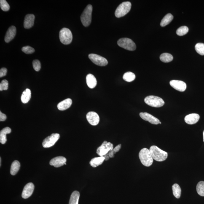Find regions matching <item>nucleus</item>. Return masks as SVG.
Returning a JSON list of instances; mask_svg holds the SVG:
<instances>
[{
  "instance_id": "a878e982",
  "label": "nucleus",
  "mask_w": 204,
  "mask_h": 204,
  "mask_svg": "<svg viewBox=\"0 0 204 204\" xmlns=\"http://www.w3.org/2000/svg\"><path fill=\"white\" fill-rule=\"evenodd\" d=\"M173 17L170 13H168L162 19L160 23V25L162 27H165L170 24L173 20Z\"/></svg>"
},
{
  "instance_id": "4c0bfd02",
  "label": "nucleus",
  "mask_w": 204,
  "mask_h": 204,
  "mask_svg": "<svg viewBox=\"0 0 204 204\" xmlns=\"http://www.w3.org/2000/svg\"><path fill=\"white\" fill-rule=\"evenodd\" d=\"M7 119V116L5 114H3L1 111H0V121L1 122H4Z\"/></svg>"
},
{
  "instance_id": "79ce46f5",
  "label": "nucleus",
  "mask_w": 204,
  "mask_h": 204,
  "mask_svg": "<svg viewBox=\"0 0 204 204\" xmlns=\"http://www.w3.org/2000/svg\"><path fill=\"white\" fill-rule=\"evenodd\" d=\"M0 164H1V165H0V166H1V157L0 158Z\"/></svg>"
},
{
  "instance_id": "37998d69",
  "label": "nucleus",
  "mask_w": 204,
  "mask_h": 204,
  "mask_svg": "<svg viewBox=\"0 0 204 204\" xmlns=\"http://www.w3.org/2000/svg\"><path fill=\"white\" fill-rule=\"evenodd\" d=\"M203 141L204 142V130L203 132Z\"/></svg>"
},
{
  "instance_id": "20e7f679",
  "label": "nucleus",
  "mask_w": 204,
  "mask_h": 204,
  "mask_svg": "<svg viewBox=\"0 0 204 204\" xmlns=\"http://www.w3.org/2000/svg\"><path fill=\"white\" fill-rule=\"evenodd\" d=\"M132 6L130 2H124L119 5L115 12L116 17L118 18L123 17L130 12Z\"/></svg>"
},
{
  "instance_id": "7c9ffc66",
  "label": "nucleus",
  "mask_w": 204,
  "mask_h": 204,
  "mask_svg": "<svg viewBox=\"0 0 204 204\" xmlns=\"http://www.w3.org/2000/svg\"><path fill=\"white\" fill-rule=\"evenodd\" d=\"M188 31V28L187 27L183 26L178 28L177 30L176 33L178 36H183L187 34Z\"/></svg>"
},
{
  "instance_id": "c85d7f7f",
  "label": "nucleus",
  "mask_w": 204,
  "mask_h": 204,
  "mask_svg": "<svg viewBox=\"0 0 204 204\" xmlns=\"http://www.w3.org/2000/svg\"><path fill=\"white\" fill-rule=\"evenodd\" d=\"M136 76L134 73L130 71L124 73L123 76V79L124 81L128 82H132L134 80Z\"/></svg>"
},
{
  "instance_id": "e433bc0d",
  "label": "nucleus",
  "mask_w": 204,
  "mask_h": 204,
  "mask_svg": "<svg viewBox=\"0 0 204 204\" xmlns=\"http://www.w3.org/2000/svg\"><path fill=\"white\" fill-rule=\"evenodd\" d=\"M7 70L5 68H2L0 70V77L2 78L6 75Z\"/></svg>"
},
{
  "instance_id": "5701e85b",
  "label": "nucleus",
  "mask_w": 204,
  "mask_h": 204,
  "mask_svg": "<svg viewBox=\"0 0 204 204\" xmlns=\"http://www.w3.org/2000/svg\"><path fill=\"white\" fill-rule=\"evenodd\" d=\"M31 97V92L29 89H27L22 93L21 100L22 103L26 104L30 101Z\"/></svg>"
},
{
  "instance_id": "c03bdc74",
  "label": "nucleus",
  "mask_w": 204,
  "mask_h": 204,
  "mask_svg": "<svg viewBox=\"0 0 204 204\" xmlns=\"http://www.w3.org/2000/svg\"><path fill=\"white\" fill-rule=\"evenodd\" d=\"M159 124H162V122H159Z\"/></svg>"
},
{
  "instance_id": "a211bd4d",
  "label": "nucleus",
  "mask_w": 204,
  "mask_h": 204,
  "mask_svg": "<svg viewBox=\"0 0 204 204\" xmlns=\"http://www.w3.org/2000/svg\"><path fill=\"white\" fill-rule=\"evenodd\" d=\"M200 116L197 114H190L186 115L184 118L185 122L189 124H194L196 123L200 119Z\"/></svg>"
},
{
  "instance_id": "9b49d317",
  "label": "nucleus",
  "mask_w": 204,
  "mask_h": 204,
  "mask_svg": "<svg viewBox=\"0 0 204 204\" xmlns=\"http://www.w3.org/2000/svg\"><path fill=\"white\" fill-rule=\"evenodd\" d=\"M86 118L88 122L91 125L97 126L99 123L100 118L98 115L94 111H90L87 113Z\"/></svg>"
},
{
  "instance_id": "ddd939ff",
  "label": "nucleus",
  "mask_w": 204,
  "mask_h": 204,
  "mask_svg": "<svg viewBox=\"0 0 204 204\" xmlns=\"http://www.w3.org/2000/svg\"><path fill=\"white\" fill-rule=\"evenodd\" d=\"M170 84L175 90L181 92H184L187 87L185 83L181 81L172 80L170 82Z\"/></svg>"
},
{
  "instance_id": "c9c22d12",
  "label": "nucleus",
  "mask_w": 204,
  "mask_h": 204,
  "mask_svg": "<svg viewBox=\"0 0 204 204\" xmlns=\"http://www.w3.org/2000/svg\"><path fill=\"white\" fill-rule=\"evenodd\" d=\"M8 86H9V83L7 80H3L0 84V90L2 91L3 90H8Z\"/></svg>"
},
{
  "instance_id": "f3484780",
  "label": "nucleus",
  "mask_w": 204,
  "mask_h": 204,
  "mask_svg": "<svg viewBox=\"0 0 204 204\" xmlns=\"http://www.w3.org/2000/svg\"><path fill=\"white\" fill-rule=\"evenodd\" d=\"M35 16L33 14H28L25 16L24 21V27L26 29H29L34 25Z\"/></svg>"
},
{
  "instance_id": "7ed1b4c3",
  "label": "nucleus",
  "mask_w": 204,
  "mask_h": 204,
  "mask_svg": "<svg viewBox=\"0 0 204 204\" xmlns=\"http://www.w3.org/2000/svg\"><path fill=\"white\" fill-rule=\"evenodd\" d=\"M93 7L91 5H88L81 16V20L83 25L88 27L92 21V14Z\"/></svg>"
},
{
  "instance_id": "6e6552de",
  "label": "nucleus",
  "mask_w": 204,
  "mask_h": 204,
  "mask_svg": "<svg viewBox=\"0 0 204 204\" xmlns=\"http://www.w3.org/2000/svg\"><path fill=\"white\" fill-rule=\"evenodd\" d=\"M114 149V145L112 143L105 141L101 146L99 147L97 149V154L100 156H104L107 154L110 151Z\"/></svg>"
},
{
  "instance_id": "72a5a7b5",
  "label": "nucleus",
  "mask_w": 204,
  "mask_h": 204,
  "mask_svg": "<svg viewBox=\"0 0 204 204\" xmlns=\"http://www.w3.org/2000/svg\"><path fill=\"white\" fill-rule=\"evenodd\" d=\"M22 52L27 54H30L33 53L35 50L33 48L29 46H25L22 47Z\"/></svg>"
},
{
  "instance_id": "aec40b11",
  "label": "nucleus",
  "mask_w": 204,
  "mask_h": 204,
  "mask_svg": "<svg viewBox=\"0 0 204 204\" xmlns=\"http://www.w3.org/2000/svg\"><path fill=\"white\" fill-rule=\"evenodd\" d=\"M12 132L11 129L9 127H6L2 129L0 132V142L3 144H5L7 141L6 135Z\"/></svg>"
},
{
  "instance_id": "f8f14e48",
  "label": "nucleus",
  "mask_w": 204,
  "mask_h": 204,
  "mask_svg": "<svg viewBox=\"0 0 204 204\" xmlns=\"http://www.w3.org/2000/svg\"><path fill=\"white\" fill-rule=\"evenodd\" d=\"M34 188V185L33 183H29L27 184L22 191V197L24 199H28L30 197L32 194Z\"/></svg>"
},
{
  "instance_id": "4be33fe9",
  "label": "nucleus",
  "mask_w": 204,
  "mask_h": 204,
  "mask_svg": "<svg viewBox=\"0 0 204 204\" xmlns=\"http://www.w3.org/2000/svg\"><path fill=\"white\" fill-rule=\"evenodd\" d=\"M104 160L105 158L104 156H100L92 159L90 162V164L93 168H96L102 165Z\"/></svg>"
},
{
  "instance_id": "bb28decb",
  "label": "nucleus",
  "mask_w": 204,
  "mask_h": 204,
  "mask_svg": "<svg viewBox=\"0 0 204 204\" xmlns=\"http://www.w3.org/2000/svg\"><path fill=\"white\" fill-rule=\"evenodd\" d=\"M173 195L177 199H179L181 196V190L180 186L177 184H174L172 186Z\"/></svg>"
},
{
  "instance_id": "2f4dec72",
  "label": "nucleus",
  "mask_w": 204,
  "mask_h": 204,
  "mask_svg": "<svg viewBox=\"0 0 204 204\" xmlns=\"http://www.w3.org/2000/svg\"><path fill=\"white\" fill-rule=\"evenodd\" d=\"M195 49L198 53L201 55H204V44L199 43L196 44Z\"/></svg>"
},
{
  "instance_id": "dca6fc26",
  "label": "nucleus",
  "mask_w": 204,
  "mask_h": 204,
  "mask_svg": "<svg viewBox=\"0 0 204 204\" xmlns=\"http://www.w3.org/2000/svg\"><path fill=\"white\" fill-rule=\"evenodd\" d=\"M16 30L14 26H12L8 29L5 37V41L7 43H9L13 39L16 35Z\"/></svg>"
},
{
  "instance_id": "412c9836",
  "label": "nucleus",
  "mask_w": 204,
  "mask_h": 204,
  "mask_svg": "<svg viewBox=\"0 0 204 204\" xmlns=\"http://www.w3.org/2000/svg\"><path fill=\"white\" fill-rule=\"evenodd\" d=\"M86 83L90 89H93L97 85V79L93 75L89 74L87 75L86 78Z\"/></svg>"
},
{
  "instance_id": "f03ea898",
  "label": "nucleus",
  "mask_w": 204,
  "mask_h": 204,
  "mask_svg": "<svg viewBox=\"0 0 204 204\" xmlns=\"http://www.w3.org/2000/svg\"><path fill=\"white\" fill-rule=\"evenodd\" d=\"M139 157L142 164L144 166L149 167L152 165L154 159L151 155L149 150L147 148H143L140 151Z\"/></svg>"
},
{
  "instance_id": "c756f323",
  "label": "nucleus",
  "mask_w": 204,
  "mask_h": 204,
  "mask_svg": "<svg viewBox=\"0 0 204 204\" xmlns=\"http://www.w3.org/2000/svg\"><path fill=\"white\" fill-rule=\"evenodd\" d=\"M196 189L199 195L204 197V181H200L198 183Z\"/></svg>"
},
{
  "instance_id": "393cba45",
  "label": "nucleus",
  "mask_w": 204,
  "mask_h": 204,
  "mask_svg": "<svg viewBox=\"0 0 204 204\" xmlns=\"http://www.w3.org/2000/svg\"><path fill=\"white\" fill-rule=\"evenodd\" d=\"M20 168V162L18 161H14L11 165L10 173L12 175H15L17 173Z\"/></svg>"
},
{
  "instance_id": "58836bf2",
  "label": "nucleus",
  "mask_w": 204,
  "mask_h": 204,
  "mask_svg": "<svg viewBox=\"0 0 204 204\" xmlns=\"http://www.w3.org/2000/svg\"><path fill=\"white\" fill-rule=\"evenodd\" d=\"M121 147H122V145H121V144H119V145H118V146H116L115 148H114V149H113V150H114V152H115V153L117 152H118V151H119V150H120Z\"/></svg>"
},
{
  "instance_id": "473e14b6",
  "label": "nucleus",
  "mask_w": 204,
  "mask_h": 204,
  "mask_svg": "<svg viewBox=\"0 0 204 204\" xmlns=\"http://www.w3.org/2000/svg\"><path fill=\"white\" fill-rule=\"evenodd\" d=\"M0 6H1V9L5 12H7L10 9L9 5L5 0L0 1Z\"/></svg>"
},
{
  "instance_id": "b1692460",
  "label": "nucleus",
  "mask_w": 204,
  "mask_h": 204,
  "mask_svg": "<svg viewBox=\"0 0 204 204\" xmlns=\"http://www.w3.org/2000/svg\"><path fill=\"white\" fill-rule=\"evenodd\" d=\"M80 193L78 191L73 192L70 198L69 204H78Z\"/></svg>"
},
{
  "instance_id": "9d476101",
  "label": "nucleus",
  "mask_w": 204,
  "mask_h": 204,
  "mask_svg": "<svg viewBox=\"0 0 204 204\" xmlns=\"http://www.w3.org/2000/svg\"><path fill=\"white\" fill-rule=\"evenodd\" d=\"M90 60L97 66H105L108 64L107 60L104 57L97 54H90L89 55Z\"/></svg>"
},
{
  "instance_id": "cd10ccee",
  "label": "nucleus",
  "mask_w": 204,
  "mask_h": 204,
  "mask_svg": "<svg viewBox=\"0 0 204 204\" xmlns=\"http://www.w3.org/2000/svg\"><path fill=\"white\" fill-rule=\"evenodd\" d=\"M160 60L164 63H169L173 60V57L171 54L168 53H162L160 55Z\"/></svg>"
},
{
  "instance_id": "f257e3e1",
  "label": "nucleus",
  "mask_w": 204,
  "mask_h": 204,
  "mask_svg": "<svg viewBox=\"0 0 204 204\" xmlns=\"http://www.w3.org/2000/svg\"><path fill=\"white\" fill-rule=\"evenodd\" d=\"M149 151L153 159L157 162H163L168 158V153L162 150L157 146H151Z\"/></svg>"
},
{
  "instance_id": "39448f33",
  "label": "nucleus",
  "mask_w": 204,
  "mask_h": 204,
  "mask_svg": "<svg viewBox=\"0 0 204 204\" xmlns=\"http://www.w3.org/2000/svg\"><path fill=\"white\" fill-rule=\"evenodd\" d=\"M144 102L147 104L154 107H160L165 104V102L162 98L155 96L146 97L144 99Z\"/></svg>"
},
{
  "instance_id": "6ab92c4d",
  "label": "nucleus",
  "mask_w": 204,
  "mask_h": 204,
  "mask_svg": "<svg viewBox=\"0 0 204 204\" xmlns=\"http://www.w3.org/2000/svg\"><path fill=\"white\" fill-rule=\"evenodd\" d=\"M72 100L70 98L66 99L63 100V101L60 102L57 105V107L60 111H65L67 109H68L72 104Z\"/></svg>"
},
{
  "instance_id": "4468645a",
  "label": "nucleus",
  "mask_w": 204,
  "mask_h": 204,
  "mask_svg": "<svg viewBox=\"0 0 204 204\" xmlns=\"http://www.w3.org/2000/svg\"><path fill=\"white\" fill-rule=\"evenodd\" d=\"M140 116L143 120L148 121L150 123L153 124L157 125L159 124V122H160V120L158 119L148 113H140Z\"/></svg>"
},
{
  "instance_id": "f704fd0d",
  "label": "nucleus",
  "mask_w": 204,
  "mask_h": 204,
  "mask_svg": "<svg viewBox=\"0 0 204 204\" xmlns=\"http://www.w3.org/2000/svg\"><path fill=\"white\" fill-rule=\"evenodd\" d=\"M33 66L35 71H40L41 68L40 62L38 60H35L33 62Z\"/></svg>"
},
{
  "instance_id": "ea45409f",
  "label": "nucleus",
  "mask_w": 204,
  "mask_h": 204,
  "mask_svg": "<svg viewBox=\"0 0 204 204\" xmlns=\"http://www.w3.org/2000/svg\"><path fill=\"white\" fill-rule=\"evenodd\" d=\"M115 153L113 150L112 151H110L107 155L110 158H114V154H115Z\"/></svg>"
},
{
  "instance_id": "a19ab883",
  "label": "nucleus",
  "mask_w": 204,
  "mask_h": 204,
  "mask_svg": "<svg viewBox=\"0 0 204 204\" xmlns=\"http://www.w3.org/2000/svg\"><path fill=\"white\" fill-rule=\"evenodd\" d=\"M105 158V160L107 161L109 160L110 157L108 156L107 154L104 156Z\"/></svg>"
},
{
  "instance_id": "423d86ee",
  "label": "nucleus",
  "mask_w": 204,
  "mask_h": 204,
  "mask_svg": "<svg viewBox=\"0 0 204 204\" xmlns=\"http://www.w3.org/2000/svg\"><path fill=\"white\" fill-rule=\"evenodd\" d=\"M59 36L60 42L64 44H69L72 42V34L71 30L67 28H62L60 32Z\"/></svg>"
},
{
  "instance_id": "0eeeda50",
  "label": "nucleus",
  "mask_w": 204,
  "mask_h": 204,
  "mask_svg": "<svg viewBox=\"0 0 204 204\" xmlns=\"http://www.w3.org/2000/svg\"><path fill=\"white\" fill-rule=\"evenodd\" d=\"M117 44L119 47L126 50L134 51L136 49V44L131 39L128 38H122L118 41Z\"/></svg>"
},
{
  "instance_id": "1a4fd4ad",
  "label": "nucleus",
  "mask_w": 204,
  "mask_h": 204,
  "mask_svg": "<svg viewBox=\"0 0 204 204\" xmlns=\"http://www.w3.org/2000/svg\"><path fill=\"white\" fill-rule=\"evenodd\" d=\"M60 138L58 133H53L50 136L45 139L42 143V146L44 148H49L53 146Z\"/></svg>"
},
{
  "instance_id": "2eb2a0df",
  "label": "nucleus",
  "mask_w": 204,
  "mask_h": 204,
  "mask_svg": "<svg viewBox=\"0 0 204 204\" xmlns=\"http://www.w3.org/2000/svg\"><path fill=\"white\" fill-rule=\"evenodd\" d=\"M66 158L62 156H59L52 159L50 161V164L56 168H58L63 166L64 165H66Z\"/></svg>"
}]
</instances>
